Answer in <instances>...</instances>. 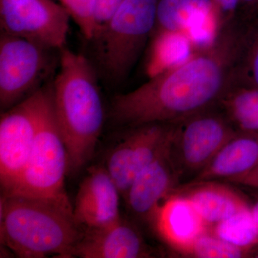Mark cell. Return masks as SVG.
Segmentation results:
<instances>
[{
	"instance_id": "obj_13",
	"label": "cell",
	"mask_w": 258,
	"mask_h": 258,
	"mask_svg": "<svg viewBox=\"0 0 258 258\" xmlns=\"http://www.w3.org/2000/svg\"><path fill=\"white\" fill-rule=\"evenodd\" d=\"M74 257L144 258L154 257L138 228L123 217L106 227L83 229Z\"/></svg>"
},
{
	"instance_id": "obj_18",
	"label": "cell",
	"mask_w": 258,
	"mask_h": 258,
	"mask_svg": "<svg viewBox=\"0 0 258 258\" xmlns=\"http://www.w3.org/2000/svg\"><path fill=\"white\" fill-rule=\"evenodd\" d=\"M218 106L236 130L258 134V88L233 82Z\"/></svg>"
},
{
	"instance_id": "obj_20",
	"label": "cell",
	"mask_w": 258,
	"mask_h": 258,
	"mask_svg": "<svg viewBox=\"0 0 258 258\" xmlns=\"http://www.w3.org/2000/svg\"><path fill=\"white\" fill-rule=\"evenodd\" d=\"M212 226L210 230L212 234L231 244L248 247L257 244L258 225L251 209Z\"/></svg>"
},
{
	"instance_id": "obj_17",
	"label": "cell",
	"mask_w": 258,
	"mask_h": 258,
	"mask_svg": "<svg viewBox=\"0 0 258 258\" xmlns=\"http://www.w3.org/2000/svg\"><path fill=\"white\" fill-rule=\"evenodd\" d=\"M147 62L149 77L187 60L195 52L187 35L182 32L154 31Z\"/></svg>"
},
{
	"instance_id": "obj_14",
	"label": "cell",
	"mask_w": 258,
	"mask_h": 258,
	"mask_svg": "<svg viewBox=\"0 0 258 258\" xmlns=\"http://www.w3.org/2000/svg\"><path fill=\"white\" fill-rule=\"evenodd\" d=\"M148 222L164 243L181 254L210 231V225L192 203L176 191L157 207Z\"/></svg>"
},
{
	"instance_id": "obj_25",
	"label": "cell",
	"mask_w": 258,
	"mask_h": 258,
	"mask_svg": "<svg viewBox=\"0 0 258 258\" xmlns=\"http://www.w3.org/2000/svg\"><path fill=\"white\" fill-rule=\"evenodd\" d=\"M123 0H97L96 20L98 29L106 23Z\"/></svg>"
},
{
	"instance_id": "obj_28",
	"label": "cell",
	"mask_w": 258,
	"mask_h": 258,
	"mask_svg": "<svg viewBox=\"0 0 258 258\" xmlns=\"http://www.w3.org/2000/svg\"><path fill=\"white\" fill-rule=\"evenodd\" d=\"M251 211H252L254 220H255L258 225V195L256 197V200L254 203L251 204Z\"/></svg>"
},
{
	"instance_id": "obj_23",
	"label": "cell",
	"mask_w": 258,
	"mask_h": 258,
	"mask_svg": "<svg viewBox=\"0 0 258 258\" xmlns=\"http://www.w3.org/2000/svg\"><path fill=\"white\" fill-rule=\"evenodd\" d=\"M85 38L92 40L98 32L96 20L97 0H59Z\"/></svg>"
},
{
	"instance_id": "obj_19",
	"label": "cell",
	"mask_w": 258,
	"mask_h": 258,
	"mask_svg": "<svg viewBox=\"0 0 258 258\" xmlns=\"http://www.w3.org/2000/svg\"><path fill=\"white\" fill-rule=\"evenodd\" d=\"M212 8L211 0H159L154 31L185 34L197 17Z\"/></svg>"
},
{
	"instance_id": "obj_6",
	"label": "cell",
	"mask_w": 258,
	"mask_h": 258,
	"mask_svg": "<svg viewBox=\"0 0 258 258\" xmlns=\"http://www.w3.org/2000/svg\"><path fill=\"white\" fill-rule=\"evenodd\" d=\"M51 87L40 88L10 109L0 119V185L9 192L26 166L33 147L42 109Z\"/></svg>"
},
{
	"instance_id": "obj_4",
	"label": "cell",
	"mask_w": 258,
	"mask_h": 258,
	"mask_svg": "<svg viewBox=\"0 0 258 258\" xmlns=\"http://www.w3.org/2000/svg\"><path fill=\"white\" fill-rule=\"evenodd\" d=\"M159 0H123L98 29L96 58L109 82L118 84L130 74L156 26Z\"/></svg>"
},
{
	"instance_id": "obj_8",
	"label": "cell",
	"mask_w": 258,
	"mask_h": 258,
	"mask_svg": "<svg viewBox=\"0 0 258 258\" xmlns=\"http://www.w3.org/2000/svg\"><path fill=\"white\" fill-rule=\"evenodd\" d=\"M51 49L2 32L0 37V109L4 112L40 88L50 72Z\"/></svg>"
},
{
	"instance_id": "obj_7",
	"label": "cell",
	"mask_w": 258,
	"mask_h": 258,
	"mask_svg": "<svg viewBox=\"0 0 258 258\" xmlns=\"http://www.w3.org/2000/svg\"><path fill=\"white\" fill-rule=\"evenodd\" d=\"M237 132L218 106L175 123L171 152L180 176L198 175Z\"/></svg>"
},
{
	"instance_id": "obj_16",
	"label": "cell",
	"mask_w": 258,
	"mask_h": 258,
	"mask_svg": "<svg viewBox=\"0 0 258 258\" xmlns=\"http://www.w3.org/2000/svg\"><path fill=\"white\" fill-rule=\"evenodd\" d=\"M258 164V134L238 132L222 147L195 181H231L250 172Z\"/></svg>"
},
{
	"instance_id": "obj_12",
	"label": "cell",
	"mask_w": 258,
	"mask_h": 258,
	"mask_svg": "<svg viewBox=\"0 0 258 258\" xmlns=\"http://www.w3.org/2000/svg\"><path fill=\"white\" fill-rule=\"evenodd\" d=\"M120 190L103 164L88 168L79 185L74 216L83 229L106 227L119 220Z\"/></svg>"
},
{
	"instance_id": "obj_22",
	"label": "cell",
	"mask_w": 258,
	"mask_h": 258,
	"mask_svg": "<svg viewBox=\"0 0 258 258\" xmlns=\"http://www.w3.org/2000/svg\"><path fill=\"white\" fill-rule=\"evenodd\" d=\"M234 83L258 88V17L249 22Z\"/></svg>"
},
{
	"instance_id": "obj_24",
	"label": "cell",
	"mask_w": 258,
	"mask_h": 258,
	"mask_svg": "<svg viewBox=\"0 0 258 258\" xmlns=\"http://www.w3.org/2000/svg\"><path fill=\"white\" fill-rule=\"evenodd\" d=\"M211 2L220 29L238 17L241 0H211Z\"/></svg>"
},
{
	"instance_id": "obj_3",
	"label": "cell",
	"mask_w": 258,
	"mask_h": 258,
	"mask_svg": "<svg viewBox=\"0 0 258 258\" xmlns=\"http://www.w3.org/2000/svg\"><path fill=\"white\" fill-rule=\"evenodd\" d=\"M83 233L74 212L58 204L21 195H2L0 240L16 257H74Z\"/></svg>"
},
{
	"instance_id": "obj_5",
	"label": "cell",
	"mask_w": 258,
	"mask_h": 258,
	"mask_svg": "<svg viewBox=\"0 0 258 258\" xmlns=\"http://www.w3.org/2000/svg\"><path fill=\"white\" fill-rule=\"evenodd\" d=\"M68 172L67 150L54 116L50 89L26 166L9 192L2 195L47 200L74 212L64 185Z\"/></svg>"
},
{
	"instance_id": "obj_15",
	"label": "cell",
	"mask_w": 258,
	"mask_h": 258,
	"mask_svg": "<svg viewBox=\"0 0 258 258\" xmlns=\"http://www.w3.org/2000/svg\"><path fill=\"white\" fill-rule=\"evenodd\" d=\"M174 191L186 197L210 226L251 209V204L243 195L216 181H195Z\"/></svg>"
},
{
	"instance_id": "obj_11",
	"label": "cell",
	"mask_w": 258,
	"mask_h": 258,
	"mask_svg": "<svg viewBox=\"0 0 258 258\" xmlns=\"http://www.w3.org/2000/svg\"><path fill=\"white\" fill-rule=\"evenodd\" d=\"M173 137L174 133L157 157L137 174L123 195L127 210L134 218L149 222L157 207L175 190L180 174L171 152Z\"/></svg>"
},
{
	"instance_id": "obj_29",
	"label": "cell",
	"mask_w": 258,
	"mask_h": 258,
	"mask_svg": "<svg viewBox=\"0 0 258 258\" xmlns=\"http://www.w3.org/2000/svg\"><path fill=\"white\" fill-rule=\"evenodd\" d=\"M252 255H254V257H258V242L257 244H256L255 247H254Z\"/></svg>"
},
{
	"instance_id": "obj_1",
	"label": "cell",
	"mask_w": 258,
	"mask_h": 258,
	"mask_svg": "<svg viewBox=\"0 0 258 258\" xmlns=\"http://www.w3.org/2000/svg\"><path fill=\"white\" fill-rule=\"evenodd\" d=\"M247 29L245 22L235 19L220 29L211 46L113 97L109 111L113 124L125 129L173 124L218 106L235 80Z\"/></svg>"
},
{
	"instance_id": "obj_26",
	"label": "cell",
	"mask_w": 258,
	"mask_h": 258,
	"mask_svg": "<svg viewBox=\"0 0 258 258\" xmlns=\"http://www.w3.org/2000/svg\"><path fill=\"white\" fill-rule=\"evenodd\" d=\"M240 10H242L241 18L254 20L258 17V0H241Z\"/></svg>"
},
{
	"instance_id": "obj_9",
	"label": "cell",
	"mask_w": 258,
	"mask_h": 258,
	"mask_svg": "<svg viewBox=\"0 0 258 258\" xmlns=\"http://www.w3.org/2000/svg\"><path fill=\"white\" fill-rule=\"evenodd\" d=\"M71 18L53 0H0L2 32L51 50L66 47Z\"/></svg>"
},
{
	"instance_id": "obj_10",
	"label": "cell",
	"mask_w": 258,
	"mask_h": 258,
	"mask_svg": "<svg viewBox=\"0 0 258 258\" xmlns=\"http://www.w3.org/2000/svg\"><path fill=\"white\" fill-rule=\"evenodd\" d=\"M174 126L175 123H153L128 128V133L110 148L103 165L122 198L137 174L170 140Z\"/></svg>"
},
{
	"instance_id": "obj_2",
	"label": "cell",
	"mask_w": 258,
	"mask_h": 258,
	"mask_svg": "<svg viewBox=\"0 0 258 258\" xmlns=\"http://www.w3.org/2000/svg\"><path fill=\"white\" fill-rule=\"evenodd\" d=\"M59 51L60 66L51 86V101L67 150L69 172L77 174L94 156L104 124V108L89 60L66 47Z\"/></svg>"
},
{
	"instance_id": "obj_21",
	"label": "cell",
	"mask_w": 258,
	"mask_h": 258,
	"mask_svg": "<svg viewBox=\"0 0 258 258\" xmlns=\"http://www.w3.org/2000/svg\"><path fill=\"white\" fill-rule=\"evenodd\" d=\"M254 247L235 245L209 231L199 237L181 254L198 258L247 257L252 255Z\"/></svg>"
},
{
	"instance_id": "obj_27",
	"label": "cell",
	"mask_w": 258,
	"mask_h": 258,
	"mask_svg": "<svg viewBox=\"0 0 258 258\" xmlns=\"http://www.w3.org/2000/svg\"><path fill=\"white\" fill-rule=\"evenodd\" d=\"M230 182L242 185V186L258 190V164L248 174L242 176V177L232 180Z\"/></svg>"
}]
</instances>
